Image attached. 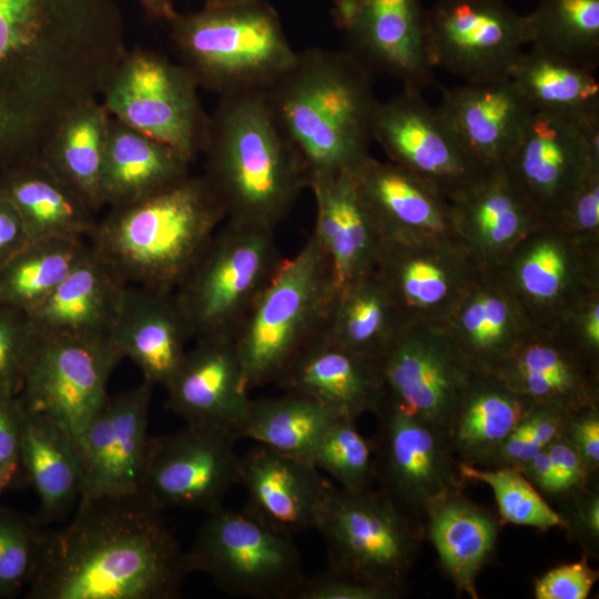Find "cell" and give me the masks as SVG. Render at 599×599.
Returning a JSON list of instances; mask_svg holds the SVG:
<instances>
[{"label":"cell","instance_id":"obj_27","mask_svg":"<svg viewBox=\"0 0 599 599\" xmlns=\"http://www.w3.org/2000/svg\"><path fill=\"white\" fill-rule=\"evenodd\" d=\"M307 187L316 204L312 233L329 260L335 290L375 271L385 237L353 171L309 174Z\"/></svg>","mask_w":599,"mask_h":599},{"label":"cell","instance_id":"obj_4","mask_svg":"<svg viewBox=\"0 0 599 599\" xmlns=\"http://www.w3.org/2000/svg\"><path fill=\"white\" fill-rule=\"evenodd\" d=\"M202 153L225 221L274 229L307 187V173L265 91L220 97Z\"/></svg>","mask_w":599,"mask_h":599},{"label":"cell","instance_id":"obj_18","mask_svg":"<svg viewBox=\"0 0 599 599\" xmlns=\"http://www.w3.org/2000/svg\"><path fill=\"white\" fill-rule=\"evenodd\" d=\"M526 44L525 16L504 0H439L426 11L428 61L466 82L509 77Z\"/></svg>","mask_w":599,"mask_h":599},{"label":"cell","instance_id":"obj_23","mask_svg":"<svg viewBox=\"0 0 599 599\" xmlns=\"http://www.w3.org/2000/svg\"><path fill=\"white\" fill-rule=\"evenodd\" d=\"M493 374L537 405L566 413L599 405V355L561 324L532 326Z\"/></svg>","mask_w":599,"mask_h":599},{"label":"cell","instance_id":"obj_57","mask_svg":"<svg viewBox=\"0 0 599 599\" xmlns=\"http://www.w3.org/2000/svg\"><path fill=\"white\" fill-rule=\"evenodd\" d=\"M560 324L587 351L599 355V293L582 302Z\"/></svg>","mask_w":599,"mask_h":599},{"label":"cell","instance_id":"obj_46","mask_svg":"<svg viewBox=\"0 0 599 599\" xmlns=\"http://www.w3.org/2000/svg\"><path fill=\"white\" fill-rule=\"evenodd\" d=\"M308 461L326 471L344 490H363L375 483L373 439L359 433L353 418L334 419Z\"/></svg>","mask_w":599,"mask_h":599},{"label":"cell","instance_id":"obj_20","mask_svg":"<svg viewBox=\"0 0 599 599\" xmlns=\"http://www.w3.org/2000/svg\"><path fill=\"white\" fill-rule=\"evenodd\" d=\"M154 385L108 395L74 436L82 473V497L141 493L149 451V414Z\"/></svg>","mask_w":599,"mask_h":599},{"label":"cell","instance_id":"obj_3","mask_svg":"<svg viewBox=\"0 0 599 599\" xmlns=\"http://www.w3.org/2000/svg\"><path fill=\"white\" fill-rule=\"evenodd\" d=\"M265 95L307 176L354 171L369 156L379 101L372 70L348 50L296 52Z\"/></svg>","mask_w":599,"mask_h":599},{"label":"cell","instance_id":"obj_56","mask_svg":"<svg viewBox=\"0 0 599 599\" xmlns=\"http://www.w3.org/2000/svg\"><path fill=\"white\" fill-rule=\"evenodd\" d=\"M566 412L548 405H535L526 416L529 425V448L532 455L545 449L564 434Z\"/></svg>","mask_w":599,"mask_h":599},{"label":"cell","instance_id":"obj_15","mask_svg":"<svg viewBox=\"0 0 599 599\" xmlns=\"http://www.w3.org/2000/svg\"><path fill=\"white\" fill-rule=\"evenodd\" d=\"M374 443L375 481L403 509L424 524L427 510L467 481L447 435L396 408L382 406Z\"/></svg>","mask_w":599,"mask_h":599},{"label":"cell","instance_id":"obj_33","mask_svg":"<svg viewBox=\"0 0 599 599\" xmlns=\"http://www.w3.org/2000/svg\"><path fill=\"white\" fill-rule=\"evenodd\" d=\"M0 192L17 210L30 240L88 241L95 230V212L39 155L1 167Z\"/></svg>","mask_w":599,"mask_h":599},{"label":"cell","instance_id":"obj_2","mask_svg":"<svg viewBox=\"0 0 599 599\" xmlns=\"http://www.w3.org/2000/svg\"><path fill=\"white\" fill-rule=\"evenodd\" d=\"M144 494L81 497L71 519L44 528L28 599H174L185 551Z\"/></svg>","mask_w":599,"mask_h":599},{"label":"cell","instance_id":"obj_55","mask_svg":"<svg viewBox=\"0 0 599 599\" xmlns=\"http://www.w3.org/2000/svg\"><path fill=\"white\" fill-rule=\"evenodd\" d=\"M546 448L558 477L559 495L585 485L591 478L579 453L564 436L550 443Z\"/></svg>","mask_w":599,"mask_h":599},{"label":"cell","instance_id":"obj_9","mask_svg":"<svg viewBox=\"0 0 599 599\" xmlns=\"http://www.w3.org/2000/svg\"><path fill=\"white\" fill-rule=\"evenodd\" d=\"M315 529L323 536L327 568L368 585L406 591L424 541V524L382 489L334 487Z\"/></svg>","mask_w":599,"mask_h":599},{"label":"cell","instance_id":"obj_16","mask_svg":"<svg viewBox=\"0 0 599 599\" xmlns=\"http://www.w3.org/2000/svg\"><path fill=\"white\" fill-rule=\"evenodd\" d=\"M237 439L231 432L192 424L151 436L141 493L162 510L210 514L223 507L226 494L238 484Z\"/></svg>","mask_w":599,"mask_h":599},{"label":"cell","instance_id":"obj_58","mask_svg":"<svg viewBox=\"0 0 599 599\" xmlns=\"http://www.w3.org/2000/svg\"><path fill=\"white\" fill-rule=\"evenodd\" d=\"M29 241L20 215L0 192V266Z\"/></svg>","mask_w":599,"mask_h":599},{"label":"cell","instance_id":"obj_31","mask_svg":"<svg viewBox=\"0 0 599 599\" xmlns=\"http://www.w3.org/2000/svg\"><path fill=\"white\" fill-rule=\"evenodd\" d=\"M439 110L486 167L504 165L532 109L509 77L443 88Z\"/></svg>","mask_w":599,"mask_h":599},{"label":"cell","instance_id":"obj_49","mask_svg":"<svg viewBox=\"0 0 599 599\" xmlns=\"http://www.w3.org/2000/svg\"><path fill=\"white\" fill-rule=\"evenodd\" d=\"M597 475L585 485L559 496L560 509L568 537L578 544L587 558H599V486Z\"/></svg>","mask_w":599,"mask_h":599},{"label":"cell","instance_id":"obj_53","mask_svg":"<svg viewBox=\"0 0 599 599\" xmlns=\"http://www.w3.org/2000/svg\"><path fill=\"white\" fill-rule=\"evenodd\" d=\"M22 420L23 407L18 396L0 395V497L22 470Z\"/></svg>","mask_w":599,"mask_h":599},{"label":"cell","instance_id":"obj_26","mask_svg":"<svg viewBox=\"0 0 599 599\" xmlns=\"http://www.w3.org/2000/svg\"><path fill=\"white\" fill-rule=\"evenodd\" d=\"M238 484L247 496V511L293 537L315 529L335 487L308 460L262 444L241 457Z\"/></svg>","mask_w":599,"mask_h":599},{"label":"cell","instance_id":"obj_51","mask_svg":"<svg viewBox=\"0 0 599 599\" xmlns=\"http://www.w3.org/2000/svg\"><path fill=\"white\" fill-rule=\"evenodd\" d=\"M599 578L588 558L554 567L535 580L536 599H586Z\"/></svg>","mask_w":599,"mask_h":599},{"label":"cell","instance_id":"obj_24","mask_svg":"<svg viewBox=\"0 0 599 599\" xmlns=\"http://www.w3.org/2000/svg\"><path fill=\"white\" fill-rule=\"evenodd\" d=\"M449 202L455 237L481 271H494L546 223L504 165L488 169Z\"/></svg>","mask_w":599,"mask_h":599},{"label":"cell","instance_id":"obj_13","mask_svg":"<svg viewBox=\"0 0 599 599\" xmlns=\"http://www.w3.org/2000/svg\"><path fill=\"white\" fill-rule=\"evenodd\" d=\"M493 272L534 327H554L599 293V241L575 236L546 222L521 240Z\"/></svg>","mask_w":599,"mask_h":599},{"label":"cell","instance_id":"obj_1","mask_svg":"<svg viewBox=\"0 0 599 599\" xmlns=\"http://www.w3.org/2000/svg\"><path fill=\"white\" fill-rule=\"evenodd\" d=\"M126 50L116 0H0V169L39 155Z\"/></svg>","mask_w":599,"mask_h":599},{"label":"cell","instance_id":"obj_28","mask_svg":"<svg viewBox=\"0 0 599 599\" xmlns=\"http://www.w3.org/2000/svg\"><path fill=\"white\" fill-rule=\"evenodd\" d=\"M109 336L142 372L143 379L166 387L179 370L191 338L174 292L128 284Z\"/></svg>","mask_w":599,"mask_h":599},{"label":"cell","instance_id":"obj_5","mask_svg":"<svg viewBox=\"0 0 599 599\" xmlns=\"http://www.w3.org/2000/svg\"><path fill=\"white\" fill-rule=\"evenodd\" d=\"M224 207L204 175L110 206L88 240L128 283L173 292L220 224Z\"/></svg>","mask_w":599,"mask_h":599},{"label":"cell","instance_id":"obj_12","mask_svg":"<svg viewBox=\"0 0 599 599\" xmlns=\"http://www.w3.org/2000/svg\"><path fill=\"white\" fill-rule=\"evenodd\" d=\"M376 362L379 408H396L445 434L479 373L440 324L403 323Z\"/></svg>","mask_w":599,"mask_h":599},{"label":"cell","instance_id":"obj_7","mask_svg":"<svg viewBox=\"0 0 599 599\" xmlns=\"http://www.w3.org/2000/svg\"><path fill=\"white\" fill-rule=\"evenodd\" d=\"M335 283L329 260L311 233L283 260L234 334L247 389L275 383L323 331Z\"/></svg>","mask_w":599,"mask_h":599},{"label":"cell","instance_id":"obj_47","mask_svg":"<svg viewBox=\"0 0 599 599\" xmlns=\"http://www.w3.org/2000/svg\"><path fill=\"white\" fill-rule=\"evenodd\" d=\"M44 527L0 504V599L17 597L32 582L41 559Z\"/></svg>","mask_w":599,"mask_h":599},{"label":"cell","instance_id":"obj_22","mask_svg":"<svg viewBox=\"0 0 599 599\" xmlns=\"http://www.w3.org/2000/svg\"><path fill=\"white\" fill-rule=\"evenodd\" d=\"M375 271L404 323L445 325L481 270L454 240H385Z\"/></svg>","mask_w":599,"mask_h":599},{"label":"cell","instance_id":"obj_11","mask_svg":"<svg viewBox=\"0 0 599 599\" xmlns=\"http://www.w3.org/2000/svg\"><path fill=\"white\" fill-rule=\"evenodd\" d=\"M197 89L183 64L135 47L118 62L101 97L112 118L174 148L193 162L203 151L210 116Z\"/></svg>","mask_w":599,"mask_h":599},{"label":"cell","instance_id":"obj_34","mask_svg":"<svg viewBox=\"0 0 599 599\" xmlns=\"http://www.w3.org/2000/svg\"><path fill=\"white\" fill-rule=\"evenodd\" d=\"M126 285L90 246L68 276L28 314L39 334H109Z\"/></svg>","mask_w":599,"mask_h":599},{"label":"cell","instance_id":"obj_29","mask_svg":"<svg viewBox=\"0 0 599 599\" xmlns=\"http://www.w3.org/2000/svg\"><path fill=\"white\" fill-rule=\"evenodd\" d=\"M359 192L385 240H454L449 200L418 176L370 155L354 171Z\"/></svg>","mask_w":599,"mask_h":599},{"label":"cell","instance_id":"obj_52","mask_svg":"<svg viewBox=\"0 0 599 599\" xmlns=\"http://www.w3.org/2000/svg\"><path fill=\"white\" fill-rule=\"evenodd\" d=\"M404 595L405 590L368 585L326 568L306 577L296 599H398Z\"/></svg>","mask_w":599,"mask_h":599},{"label":"cell","instance_id":"obj_38","mask_svg":"<svg viewBox=\"0 0 599 599\" xmlns=\"http://www.w3.org/2000/svg\"><path fill=\"white\" fill-rule=\"evenodd\" d=\"M535 405L494 374L478 373L446 432L459 461L490 468L499 446Z\"/></svg>","mask_w":599,"mask_h":599},{"label":"cell","instance_id":"obj_40","mask_svg":"<svg viewBox=\"0 0 599 599\" xmlns=\"http://www.w3.org/2000/svg\"><path fill=\"white\" fill-rule=\"evenodd\" d=\"M509 78L532 110L581 124L599 123V82L595 70L538 47L520 53Z\"/></svg>","mask_w":599,"mask_h":599},{"label":"cell","instance_id":"obj_43","mask_svg":"<svg viewBox=\"0 0 599 599\" xmlns=\"http://www.w3.org/2000/svg\"><path fill=\"white\" fill-rule=\"evenodd\" d=\"M89 247L84 240H30L0 266V303L29 313L68 276Z\"/></svg>","mask_w":599,"mask_h":599},{"label":"cell","instance_id":"obj_17","mask_svg":"<svg viewBox=\"0 0 599 599\" xmlns=\"http://www.w3.org/2000/svg\"><path fill=\"white\" fill-rule=\"evenodd\" d=\"M375 140L389 158L430 184L449 201L490 169L466 148L451 124L422 93L403 90L378 102L373 122Z\"/></svg>","mask_w":599,"mask_h":599},{"label":"cell","instance_id":"obj_30","mask_svg":"<svg viewBox=\"0 0 599 599\" xmlns=\"http://www.w3.org/2000/svg\"><path fill=\"white\" fill-rule=\"evenodd\" d=\"M284 392L309 398L339 417L376 414L382 389L376 359L322 336L307 344L275 382Z\"/></svg>","mask_w":599,"mask_h":599},{"label":"cell","instance_id":"obj_54","mask_svg":"<svg viewBox=\"0 0 599 599\" xmlns=\"http://www.w3.org/2000/svg\"><path fill=\"white\" fill-rule=\"evenodd\" d=\"M562 436L579 453L589 475L599 470V405L567 414Z\"/></svg>","mask_w":599,"mask_h":599},{"label":"cell","instance_id":"obj_10","mask_svg":"<svg viewBox=\"0 0 599 599\" xmlns=\"http://www.w3.org/2000/svg\"><path fill=\"white\" fill-rule=\"evenodd\" d=\"M185 560L223 592L243 598L296 599L306 580L294 537L247 511L221 507L199 529Z\"/></svg>","mask_w":599,"mask_h":599},{"label":"cell","instance_id":"obj_39","mask_svg":"<svg viewBox=\"0 0 599 599\" xmlns=\"http://www.w3.org/2000/svg\"><path fill=\"white\" fill-rule=\"evenodd\" d=\"M111 118L102 102L82 103L64 115L39 153L94 212L104 206L101 179Z\"/></svg>","mask_w":599,"mask_h":599},{"label":"cell","instance_id":"obj_25","mask_svg":"<svg viewBox=\"0 0 599 599\" xmlns=\"http://www.w3.org/2000/svg\"><path fill=\"white\" fill-rule=\"evenodd\" d=\"M166 407L186 424L238 434L251 398L234 337L195 339L165 387Z\"/></svg>","mask_w":599,"mask_h":599},{"label":"cell","instance_id":"obj_60","mask_svg":"<svg viewBox=\"0 0 599 599\" xmlns=\"http://www.w3.org/2000/svg\"><path fill=\"white\" fill-rule=\"evenodd\" d=\"M520 471L537 490L551 496L560 494L558 477L547 448L535 454Z\"/></svg>","mask_w":599,"mask_h":599},{"label":"cell","instance_id":"obj_61","mask_svg":"<svg viewBox=\"0 0 599 599\" xmlns=\"http://www.w3.org/2000/svg\"><path fill=\"white\" fill-rule=\"evenodd\" d=\"M143 10L152 18L170 21L176 11L173 0H138Z\"/></svg>","mask_w":599,"mask_h":599},{"label":"cell","instance_id":"obj_21","mask_svg":"<svg viewBox=\"0 0 599 599\" xmlns=\"http://www.w3.org/2000/svg\"><path fill=\"white\" fill-rule=\"evenodd\" d=\"M331 12L348 51L370 70L390 74L406 91L435 83L420 0H333Z\"/></svg>","mask_w":599,"mask_h":599},{"label":"cell","instance_id":"obj_42","mask_svg":"<svg viewBox=\"0 0 599 599\" xmlns=\"http://www.w3.org/2000/svg\"><path fill=\"white\" fill-rule=\"evenodd\" d=\"M337 415L302 395L284 392L252 399L238 437L308 460Z\"/></svg>","mask_w":599,"mask_h":599},{"label":"cell","instance_id":"obj_36","mask_svg":"<svg viewBox=\"0 0 599 599\" xmlns=\"http://www.w3.org/2000/svg\"><path fill=\"white\" fill-rule=\"evenodd\" d=\"M499 527L498 517L463 491L447 496L427 510L425 537L436 549L458 595L478 598L476 580L495 552Z\"/></svg>","mask_w":599,"mask_h":599},{"label":"cell","instance_id":"obj_6","mask_svg":"<svg viewBox=\"0 0 599 599\" xmlns=\"http://www.w3.org/2000/svg\"><path fill=\"white\" fill-rule=\"evenodd\" d=\"M169 23L181 64L220 97L267 90L297 52L266 0H205Z\"/></svg>","mask_w":599,"mask_h":599},{"label":"cell","instance_id":"obj_50","mask_svg":"<svg viewBox=\"0 0 599 599\" xmlns=\"http://www.w3.org/2000/svg\"><path fill=\"white\" fill-rule=\"evenodd\" d=\"M552 224L575 236L599 241V163L589 167L560 217Z\"/></svg>","mask_w":599,"mask_h":599},{"label":"cell","instance_id":"obj_48","mask_svg":"<svg viewBox=\"0 0 599 599\" xmlns=\"http://www.w3.org/2000/svg\"><path fill=\"white\" fill-rule=\"evenodd\" d=\"M37 338L26 311L0 303V395L20 394Z\"/></svg>","mask_w":599,"mask_h":599},{"label":"cell","instance_id":"obj_41","mask_svg":"<svg viewBox=\"0 0 599 599\" xmlns=\"http://www.w3.org/2000/svg\"><path fill=\"white\" fill-rule=\"evenodd\" d=\"M403 323L373 271L335 291L321 335L353 353L377 359Z\"/></svg>","mask_w":599,"mask_h":599},{"label":"cell","instance_id":"obj_37","mask_svg":"<svg viewBox=\"0 0 599 599\" xmlns=\"http://www.w3.org/2000/svg\"><path fill=\"white\" fill-rule=\"evenodd\" d=\"M191 163L174 148L111 118L101 179L103 205L146 197L189 175Z\"/></svg>","mask_w":599,"mask_h":599},{"label":"cell","instance_id":"obj_45","mask_svg":"<svg viewBox=\"0 0 599 599\" xmlns=\"http://www.w3.org/2000/svg\"><path fill=\"white\" fill-rule=\"evenodd\" d=\"M459 468L466 481H481L491 488L498 506L500 525L527 526L542 531L565 527L557 510L518 469L481 468L461 461Z\"/></svg>","mask_w":599,"mask_h":599},{"label":"cell","instance_id":"obj_19","mask_svg":"<svg viewBox=\"0 0 599 599\" xmlns=\"http://www.w3.org/2000/svg\"><path fill=\"white\" fill-rule=\"evenodd\" d=\"M596 163L599 123L534 110L504 166L541 219L555 223Z\"/></svg>","mask_w":599,"mask_h":599},{"label":"cell","instance_id":"obj_8","mask_svg":"<svg viewBox=\"0 0 599 599\" xmlns=\"http://www.w3.org/2000/svg\"><path fill=\"white\" fill-rule=\"evenodd\" d=\"M283 260L274 229L225 221L173 291L191 338L234 337Z\"/></svg>","mask_w":599,"mask_h":599},{"label":"cell","instance_id":"obj_44","mask_svg":"<svg viewBox=\"0 0 599 599\" xmlns=\"http://www.w3.org/2000/svg\"><path fill=\"white\" fill-rule=\"evenodd\" d=\"M526 43L595 70L599 62V0H541L525 16Z\"/></svg>","mask_w":599,"mask_h":599},{"label":"cell","instance_id":"obj_59","mask_svg":"<svg viewBox=\"0 0 599 599\" xmlns=\"http://www.w3.org/2000/svg\"><path fill=\"white\" fill-rule=\"evenodd\" d=\"M529 437V425L525 417L499 446L490 468L511 467L520 471L522 466L530 459L528 450Z\"/></svg>","mask_w":599,"mask_h":599},{"label":"cell","instance_id":"obj_35","mask_svg":"<svg viewBox=\"0 0 599 599\" xmlns=\"http://www.w3.org/2000/svg\"><path fill=\"white\" fill-rule=\"evenodd\" d=\"M21 468L39 501L33 516L38 525L45 527L73 512L83 489L74 437L52 419L26 408Z\"/></svg>","mask_w":599,"mask_h":599},{"label":"cell","instance_id":"obj_14","mask_svg":"<svg viewBox=\"0 0 599 599\" xmlns=\"http://www.w3.org/2000/svg\"><path fill=\"white\" fill-rule=\"evenodd\" d=\"M122 359L109 334L38 333L18 398L74 437L108 397Z\"/></svg>","mask_w":599,"mask_h":599},{"label":"cell","instance_id":"obj_32","mask_svg":"<svg viewBox=\"0 0 599 599\" xmlns=\"http://www.w3.org/2000/svg\"><path fill=\"white\" fill-rule=\"evenodd\" d=\"M445 327L477 372L493 374L532 325L498 276L493 271H480Z\"/></svg>","mask_w":599,"mask_h":599}]
</instances>
